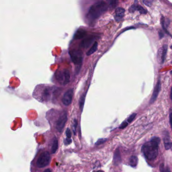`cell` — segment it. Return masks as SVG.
Returning <instances> with one entry per match:
<instances>
[{"label":"cell","mask_w":172,"mask_h":172,"mask_svg":"<svg viewBox=\"0 0 172 172\" xmlns=\"http://www.w3.org/2000/svg\"><path fill=\"white\" fill-rule=\"evenodd\" d=\"M160 143V139L159 137H153L142 146V152L148 160L152 161L156 159L158 155Z\"/></svg>","instance_id":"1"},{"label":"cell","mask_w":172,"mask_h":172,"mask_svg":"<svg viewBox=\"0 0 172 172\" xmlns=\"http://www.w3.org/2000/svg\"><path fill=\"white\" fill-rule=\"evenodd\" d=\"M107 8V4L105 2H97L90 8L86 15L87 20L90 23L94 22V21L96 20L101 15L106 11Z\"/></svg>","instance_id":"2"},{"label":"cell","mask_w":172,"mask_h":172,"mask_svg":"<svg viewBox=\"0 0 172 172\" xmlns=\"http://www.w3.org/2000/svg\"><path fill=\"white\" fill-rule=\"evenodd\" d=\"M55 76L58 82L62 85L68 84L70 81V73L66 69L57 70Z\"/></svg>","instance_id":"3"},{"label":"cell","mask_w":172,"mask_h":172,"mask_svg":"<svg viewBox=\"0 0 172 172\" xmlns=\"http://www.w3.org/2000/svg\"><path fill=\"white\" fill-rule=\"evenodd\" d=\"M71 60L76 66H81L82 61V54L81 50L73 49L69 52Z\"/></svg>","instance_id":"4"},{"label":"cell","mask_w":172,"mask_h":172,"mask_svg":"<svg viewBox=\"0 0 172 172\" xmlns=\"http://www.w3.org/2000/svg\"><path fill=\"white\" fill-rule=\"evenodd\" d=\"M51 161V156L49 152H42L38 158L36 164L39 168H44L49 165Z\"/></svg>","instance_id":"5"},{"label":"cell","mask_w":172,"mask_h":172,"mask_svg":"<svg viewBox=\"0 0 172 172\" xmlns=\"http://www.w3.org/2000/svg\"><path fill=\"white\" fill-rule=\"evenodd\" d=\"M67 113L66 112H64L61 114L59 118L58 119L57 121V124H56V128L57 130L59 132H61L65 126V123L67 122Z\"/></svg>","instance_id":"6"},{"label":"cell","mask_w":172,"mask_h":172,"mask_svg":"<svg viewBox=\"0 0 172 172\" xmlns=\"http://www.w3.org/2000/svg\"><path fill=\"white\" fill-rule=\"evenodd\" d=\"M168 50V45H164L163 47L160 48L157 54V60L160 64H162L165 61L167 53Z\"/></svg>","instance_id":"7"},{"label":"cell","mask_w":172,"mask_h":172,"mask_svg":"<svg viewBox=\"0 0 172 172\" xmlns=\"http://www.w3.org/2000/svg\"><path fill=\"white\" fill-rule=\"evenodd\" d=\"M73 89H69L64 94L62 99V103L65 106H68L71 104L73 96Z\"/></svg>","instance_id":"8"},{"label":"cell","mask_w":172,"mask_h":172,"mask_svg":"<svg viewBox=\"0 0 172 172\" xmlns=\"http://www.w3.org/2000/svg\"><path fill=\"white\" fill-rule=\"evenodd\" d=\"M161 82L160 79H159L157 83H156V85L154 88L153 90V93L152 95V98L150 99V103L152 104L155 102L157 97H158V95L159 94L160 91H161Z\"/></svg>","instance_id":"9"},{"label":"cell","mask_w":172,"mask_h":172,"mask_svg":"<svg viewBox=\"0 0 172 172\" xmlns=\"http://www.w3.org/2000/svg\"><path fill=\"white\" fill-rule=\"evenodd\" d=\"M95 38L93 37L87 38L82 40L80 44V47L81 48H87L91 45L94 42Z\"/></svg>","instance_id":"10"},{"label":"cell","mask_w":172,"mask_h":172,"mask_svg":"<svg viewBox=\"0 0 172 172\" xmlns=\"http://www.w3.org/2000/svg\"><path fill=\"white\" fill-rule=\"evenodd\" d=\"M135 11H138L141 14L147 13V11L145 10L142 7L139 5H133L129 9V11L130 13H133Z\"/></svg>","instance_id":"11"},{"label":"cell","mask_w":172,"mask_h":172,"mask_svg":"<svg viewBox=\"0 0 172 172\" xmlns=\"http://www.w3.org/2000/svg\"><path fill=\"white\" fill-rule=\"evenodd\" d=\"M125 10L123 8L119 7L116 9L115 19L117 21L121 20L125 15Z\"/></svg>","instance_id":"12"},{"label":"cell","mask_w":172,"mask_h":172,"mask_svg":"<svg viewBox=\"0 0 172 172\" xmlns=\"http://www.w3.org/2000/svg\"><path fill=\"white\" fill-rule=\"evenodd\" d=\"M86 34H87L86 31L82 28H80V29H78L77 31L75 32L74 38L75 40H80V39L84 38L86 35Z\"/></svg>","instance_id":"13"},{"label":"cell","mask_w":172,"mask_h":172,"mask_svg":"<svg viewBox=\"0 0 172 172\" xmlns=\"http://www.w3.org/2000/svg\"><path fill=\"white\" fill-rule=\"evenodd\" d=\"M9 84L12 88H17L20 84V81L18 78L14 76L11 78L9 81Z\"/></svg>","instance_id":"14"},{"label":"cell","mask_w":172,"mask_h":172,"mask_svg":"<svg viewBox=\"0 0 172 172\" xmlns=\"http://www.w3.org/2000/svg\"><path fill=\"white\" fill-rule=\"evenodd\" d=\"M138 163V158L137 156H133L130 157L129 160V163L132 167H135Z\"/></svg>","instance_id":"15"},{"label":"cell","mask_w":172,"mask_h":172,"mask_svg":"<svg viewBox=\"0 0 172 172\" xmlns=\"http://www.w3.org/2000/svg\"><path fill=\"white\" fill-rule=\"evenodd\" d=\"M120 161H121V157H120V152L119 149H117V150H116L114 156V163L115 165H118Z\"/></svg>","instance_id":"16"},{"label":"cell","mask_w":172,"mask_h":172,"mask_svg":"<svg viewBox=\"0 0 172 172\" xmlns=\"http://www.w3.org/2000/svg\"><path fill=\"white\" fill-rule=\"evenodd\" d=\"M97 48H98V43L95 41L92 45V47H91V48H90V50H89V51L87 52V55H91L93 54H94L97 51Z\"/></svg>","instance_id":"17"},{"label":"cell","mask_w":172,"mask_h":172,"mask_svg":"<svg viewBox=\"0 0 172 172\" xmlns=\"http://www.w3.org/2000/svg\"><path fill=\"white\" fill-rule=\"evenodd\" d=\"M58 142L57 139L56 138H54L52 143V147H51V153H54L56 152L57 150H58Z\"/></svg>","instance_id":"18"},{"label":"cell","mask_w":172,"mask_h":172,"mask_svg":"<svg viewBox=\"0 0 172 172\" xmlns=\"http://www.w3.org/2000/svg\"><path fill=\"white\" fill-rule=\"evenodd\" d=\"M160 171L161 172H171L169 168L166 167L163 164H162L160 166Z\"/></svg>","instance_id":"19"},{"label":"cell","mask_w":172,"mask_h":172,"mask_svg":"<svg viewBox=\"0 0 172 172\" xmlns=\"http://www.w3.org/2000/svg\"><path fill=\"white\" fill-rule=\"evenodd\" d=\"M165 147L166 150H168L170 149H172V143L169 142H165Z\"/></svg>","instance_id":"20"},{"label":"cell","mask_w":172,"mask_h":172,"mask_svg":"<svg viewBox=\"0 0 172 172\" xmlns=\"http://www.w3.org/2000/svg\"><path fill=\"white\" fill-rule=\"evenodd\" d=\"M84 102H85V96H82L80 101V106L81 110H82V108L84 106Z\"/></svg>","instance_id":"21"},{"label":"cell","mask_w":172,"mask_h":172,"mask_svg":"<svg viewBox=\"0 0 172 172\" xmlns=\"http://www.w3.org/2000/svg\"><path fill=\"white\" fill-rule=\"evenodd\" d=\"M136 114L135 113H133V114H132L131 115L129 116L128 119H127V121L128 123H131L132 121H133V119L135 118V117L136 116Z\"/></svg>","instance_id":"22"},{"label":"cell","mask_w":172,"mask_h":172,"mask_svg":"<svg viewBox=\"0 0 172 172\" xmlns=\"http://www.w3.org/2000/svg\"><path fill=\"white\" fill-rule=\"evenodd\" d=\"M107 140L106 139H99L98 141H97V142L96 143V145H100L102 144V143H104Z\"/></svg>","instance_id":"23"},{"label":"cell","mask_w":172,"mask_h":172,"mask_svg":"<svg viewBox=\"0 0 172 172\" xmlns=\"http://www.w3.org/2000/svg\"><path fill=\"white\" fill-rule=\"evenodd\" d=\"M66 135H67L68 138H70L72 136V133L69 128H67V131H66Z\"/></svg>","instance_id":"24"},{"label":"cell","mask_w":172,"mask_h":172,"mask_svg":"<svg viewBox=\"0 0 172 172\" xmlns=\"http://www.w3.org/2000/svg\"><path fill=\"white\" fill-rule=\"evenodd\" d=\"M128 123L127 122H124L122 123L121 125L120 126V128H125V127H127V125H128Z\"/></svg>","instance_id":"25"},{"label":"cell","mask_w":172,"mask_h":172,"mask_svg":"<svg viewBox=\"0 0 172 172\" xmlns=\"http://www.w3.org/2000/svg\"><path fill=\"white\" fill-rule=\"evenodd\" d=\"M64 142L65 143V145H69L70 143L72 142V140H71L70 138H67L65 139V141H64Z\"/></svg>","instance_id":"26"},{"label":"cell","mask_w":172,"mask_h":172,"mask_svg":"<svg viewBox=\"0 0 172 172\" xmlns=\"http://www.w3.org/2000/svg\"><path fill=\"white\" fill-rule=\"evenodd\" d=\"M143 3H145L146 6H150V5H152V2L150 1H143Z\"/></svg>","instance_id":"27"},{"label":"cell","mask_w":172,"mask_h":172,"mask_svg":"<svg viewBox=\"0 0 172 172\" xmlns=\"http://www.w3.org/2000/svg\"><path fill=\"white\" fill-rule=\"evenodd\" d=\"M77 121L76 120H74V132L75 133V129L77 128Z\"/></svg>","instance_id":"28"},{"label":"cell","mask_w":172,"mask_h":172,"mask_svg":"<svg viewBox=\"0 0 172 172\" xmlns=\"http://www.w3.org/2000/svg\"><path fill=\"white\" fill-rule=\"evenodd\" d=\"M170 122L172 128V112L170 114Z\"/></svg>","instance_id":"29"},{"label":"cell","mask_w":172,"mask_h":172,"mask_svg":"<svg viewBox=\"0 0 172 172\" xmlns=\"http://www.w3.org/2000/svg\"><path fill=\"white\" fill-rule=\"evenodd\" d=\"M160 37V38H163V34H162V32H159Z\"/></svg>","instance_id":"30"},{"label":"cell","mask_w":172,"mask_h":172,"mask_svg":"<svg viewBox=\"0 0 172 172\" xmlns=\"http://www.w3.org/2000/svg\"><path fill=\"white\" fill-rule=\"evenodd\" d=\"M44 172H52L51 171V170L48 169L45 170V171H44Z\"/></svg>","instance_id":"31"},{"label":"cell","mask_w":172,"mask_h":172,"mask_svg":"<svg viewBox=\"0 0 172 172\" xmlns=\"http://www.w3.org/2000/svg\"><path fill=\"white\" fill-rule=\"evenodd\" d=\"M170 96H171V99H172V89H171V95H170Z\"/></svg>","instance_id":"32"},{"label":"cell","mask_w":172,"mask_h":172,"mask_svg":"<svg viewBox=\"0 0 172 172\" xmlns=\"http://www.w3.org/2000/svg\"><path fill=\"white\" fill-rule=\"evenodd\" d=\"M103 172V171H100H100H96V172Z\"/></svg>","instance_id":"33"},{"label":"cell","mask_w":172,"mask_h":172,"mask_svg":"<svg viewBox=\"0 0 172 172\" xmlns=\"http://www.w3.org/2000/svg\"><path fill=\"white\" fill-rule=\"evenodd\" d=\"M170 48H171V49H172V45H171V47H170Z\"/></svg>","instance_id":"34"},{"label":"cell","mask_w":172,"mask_h":172,"mask_svg":"<svg viewBox=\"0 0 172 172\" xmlns=\"http://www.w3.org/2000/svg\"><path fill=\"white\" fill-rule=\"evenodd\" d=\"M171 73H172V72H171Z\"/></svg>","instance_id":"35"}]
</instances>
